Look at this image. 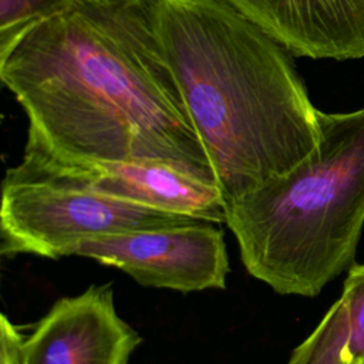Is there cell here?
Masks as SVG:
<instances>
[{"label":"cell","mask_w":364,"mask_h":364,"mask_svg":"<svg viewBox=\"0 0 364 364\" xmlns=\"http://www.w3.org/2000/svg\"><path fill=\"white\" fill-rule=\"evenodd\" d=\"M75 0H0V61L43 21L64 11Z\"/></svg>","instance_id":"10"},{"label":"cell","mask_w":364,"mask_h":364,"mask_svg":"<svg viewBox=\"0 0 364 364\" xmlns=\"http://www.w3.org/2000/svg\"><path fill=\"white\" fill-rule=\"evenodd\" d=\"M290 54L364 58V0H226Z\"/></svg>","instance_id":"8"},{"label":"cell","mask_w":364,"mask_h":364,"mask_svg":"<svg viewBox=\"0 0 364 364\" xmlns=\"http://www.w3.org/2000/svg\"><path fill=\"white\" fill-rule=\"evenodd\" d=\"M0 78L27 114V146L70 162H162L216 185L144 0H75L20 40Z\"/></svg>","instance_id":"1"},{"label":"cell","mask_w":364,"mask_h":364,"mask_svg":"<svg viewBox=\"0 0 364 364\" xmlns=\"http://www.w3.org/2000/svg\"><path fill=\"white\" fill-rule=\"evenodd\" d=\"M68 256L112 266L142 286L181 293L223 290L230 272L223 230L210 220L88 237Z\"/></svg>","instance_id":"5"},{"label":"cell","mask_w":364,"mask_h":364,"mask_svg":"<svg viewBox=\"0 0 364 364\" xmlns=\"http://www.w3.org/2000/svg\"><path fill=\"white\" fill-rule=\"evenodd\" d=\"M7 176L81 188L122 202L195 219L225 222L219 188L162 162H70L27 146Z\"/></svg>","instance_id":"6"},{"label":"cell","mask_w":364,"mask_h":364,"mask_svg":"<svg viewBox=\"0 0 364 364\" xmlns=\"http://www.w3.org/2000/svg\"><path fill=\"white\" fill-rule=\"evenodd\" d=\"M287 364H353L343 301L337 299L317 327L299 344Z\"/></svg>","instance_id":"9"},{"label":"cell","mask_w":364,"mask_h":364,"mask_svg":"<svg viewBox=\"0 0 364 364\" xmlns=\"http://www.w3.org/2000/svg\"><path fill=\"white\" fill-rule=\"evenodd\" d=\"M340 300L346 310L351 363L364 364V263H354L347 270Z\"/></svg>","instance_id":"11"},{"label":"cell","mask_w":364,"mask_h":364,"mask_svg":"<svg viewBox=\"0 0 364 364\" xmlns=\"http://www.w3.org/2000/svg\"><path fill=\"white\" fill-rule=\"evenodd\" d=\"M317 117L316 149L225 209L246 272L279 294L317 296L354 264L364 226V107Z\"/></svg>","instance_id":"3"},{"label":"cell","mask_w":364,"mask_h":364,"mask_svg":"<svg viewBox=\"0 0 364 364\" xmlns=\"http://www.w3.org/2000/svg\"><path fill=\"white\" fill-rule=\"evenodd\" d=\"M195 219L122 202L81 188L4 175L0 255L68 256L82 239L191 223Z\"/></svg>","instance_id":"4"},{"label":"cell","mask_w":364,"mask_h":364,"mask_svg":"<svg viewBox=\"0 0 364 364\" xmlns=\"http://www.w3.org/2000/svg\"><path fill=\"white\" fill-rule=\"evenodd\" d=\"M141 336L115 309L111 284L58 299L24 338V364H128Z\"/></svg>","instance_id":"7"},{"label":"cell","mask_w":364,"mask_h":364,"mask_svg":"<svg viewBox=\"0 0 364 364\" xmlns=\"http://www.w3.org/2000/svg\"><path fill=\"white\" fill-rule=\"evenodd\" d=\"M24 333L1 314L0 317V364H24Z\"/></svg>","instance_id":"12"},{"label":"cell","mask_w":364,"mask_h":364,"mask_svg":"<svg viewBox=\"0 0 364 364\" xmlns=\"http://www.w3.org/2000/svg\"><path fill=\"white\" fill-rule=\"evenodd\" d=\"M225 209L317 146L318 109L290 53L226 0H144Z\"/></svg>","instance_id":"2"}]
</instances>
